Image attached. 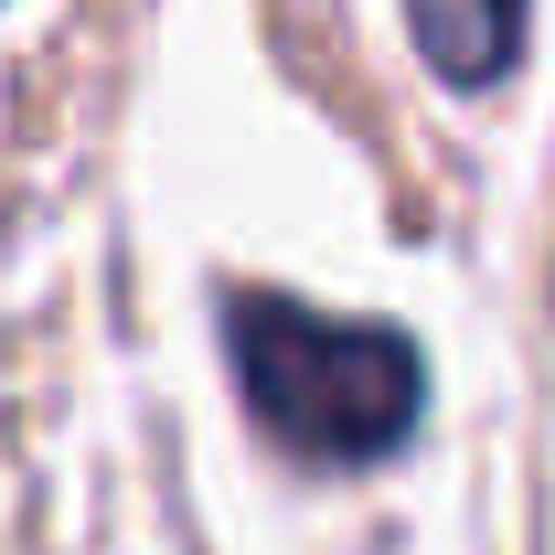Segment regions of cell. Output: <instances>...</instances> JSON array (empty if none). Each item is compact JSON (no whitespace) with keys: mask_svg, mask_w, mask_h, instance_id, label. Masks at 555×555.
<instances>
[{"mask_svg":"<svg viewBox=\"0 0 555 555\" xmlns=\"http://www.w3.org/2000/svg\"><path fill=\"white\" fill-rule=\"evenodd\" d=\"M224 352H235L246 416L310 470H374L427 416V352L406 332L310 310L288 288H235L224 299Z\"/></svg>","mask_w":555,"mask_h":555,"instance_id":"6da1fadb","label":"cell"},{"mask_svg":"<svg viewBox=\"0 0 555 555\" xmlns=\"http://www.w3.org/2000/svg\"><path fill=\"white\" fill-rule=\"evenodd\" d=\"M406 33L449 86H502L524 54V0H406Z\"/></svg>","mask_w":555,"mask_h":555,"instance_id":"7a4b0ae2","label":"cell"}]
</instances>
